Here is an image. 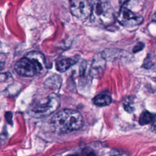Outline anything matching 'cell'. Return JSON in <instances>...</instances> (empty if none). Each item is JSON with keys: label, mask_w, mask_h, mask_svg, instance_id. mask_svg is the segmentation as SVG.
<instances>
[{"label": "cell", "mask_w": 156, "mask_h": 156, "mask_svg": "<svg viewBox=\"0 0 156 156\" xmlns=\"http://www.w3.org/2000/svg\"><path fill=\"white\" fill-rule=\"evenodd\" d=\"M7 74H0V82H3L7 79Z\"/></svg>", "instance_id": "18"}, {"label": "cell", "mask_w": 156, "mask_h": 156, "mask_svg": "<svg viewBox=\"0 0 156 156\" xmlns=\"http://www.w3.org/2000/svg\"><path fill=\"white\" fill-rule=\"evenodd\" d=\"M5 118L9 124H12V113L10 112H7L5 113Z\"/></svg>", "instance_id": "14"}, {"label": "cell", "mask_w": 156, "mask_h": 156, "mask_svg": "<svg viewBox=\"0 0 156 156\" xmlns=\"http://www.w3.org/2000/svg\"><path fill=\"white\" fill-rule=\"evenodd\" d=\"M75 63V61L71 58H63L57 62L56 69L61 73L67 71L72 65Z\"/></svg>", "instance_id": "8"}, {"label": "cell", "mask_w": 156, "mask_h": 156, "mask_svg": "<svg viewBox=\"0 0 156 156\" xmlns=\"http://www.w3.org/2000/svg\"><path fill=\"white\" fill-rule=\"evenodd\" d=\"M110 156H127V155L121 151L113 149L110 151Z\"/></svg>", "instance_id": "12"}, {"label": "cell", "mask_w": 156, "mask_h": 156, "mask_svg": "<svg viewBox=\"0 0 156 156\" xmlns=\"http://www.w3.org/2000/svg\"><path fill=\"white\" fill-rule=\"evenodd\" d=\"M92 4L88 1L75 0L70 2V11L73 15L83 20L91 15Z\"/></svg>", "instance_id": "6"}, {"label": "cell", "mask_w": 156, "mask_h": 156, "mask_svg": "<svg viewBox=\"0 0 156 156\" xmlns=\"http://www.w3.org/2000/svg\"><path fill=\"white\" fill-rule=\"evenodd\" d=\"M124 108L128 112L131 113L133 110V108L130 105V103L129 102H124Z\"/></svg>", "instance_id": "16"}, {"label": "cell", "mask_w": 156, "mask_h": 156, "mask_svg": "<svg viewBox=\"0 0 156 156\" xmlns=\"http://www.w3.org/2000/svg\"><path fill=\"white\" fill-rule=\"evenodd\" d=\"M105 68V58H104L101 55L98 54L96 55L93 58L90 69V74L93 77H101L104 73Z\"/></svg>", "instance_id": "7"}, {"label": "cell", "mask_w": 156, "mask_h": 156, "mask_svg": "<svg viewBox=\"0 0 156 156\" xmlns=\"http://www.w3.org/2000/svg\"><path fill=\"white\" fill-rule=\"evenodd\" d=\"M112 102V98L106 94H99L93 99L94 104L99 107H104L108 105Z\"/></svg>", "instance_id": "9"}, {"label": "cell", "mask_w": 156, "mask_h": 156, "mask_svg": "<svg viewBox=\"0 0 156 156\" xmlns=\"http://www.w3.org/2000/svg\"><path fill=\"white\" fill-rule=\"evenodd\" d=\"M151 130L153 132L156 133V115L154 116V119L151 122Z\"/></svg>", "instance_id": "17"}, {"label": "cell", "mask_w": 156, "mask_h": 156, "mask_svg": "<svg viewBox=\"0 0 156 156\" xmlns=\"http://www.w3.org/2000/svg\"><path fill=\"white\" fill-rule=\"evenodd\" d=\"M116 20L122 26L128 27L138 26L143 21V16L130 10L127 7L126 2L121 5Z\"/></svg>", "instance_id": "5"}, {"label": "cell", "mask_w": 156, "mask_h": 156, "mask_svg": "<svg viewBox=\"0 0 156 156\" xmlns=\"http://www.w3.org/2000/svg\"><path fill=\"white\" fill-rule=\"evenodd\" d=\"M46 66L44 55L38 51H30L15 65V71L23 77H33L43 71Z\"/></svg>", "instance_id": "1"}, {"label": "cell", "mask_w": 156, "mask_h": 156, "mask_svg": "<svg viewBox=\"0 0 156 156\" xmlns=\"http://www.w3.org/2000/svg\"><path fill=\"white\" fill-rule=\"evenodd\" d=\"M154 116L151 113L147 111L143 112L139 118V123L142 126L151 123L154 119Z\"/></svg>", "instance_id": "11"}, {"label": "cell", "mask_w": 156, "mask_h": 156, "mask_svg": "<svg viewBox=\"0 0 156 156\" xmlns=\"http://www.w3.org/2000/svg\"><path fill=\"white\" fill-rule=\"evenodd\" d=\"M90 19L96 24L109 26L113 24L115 20L114 10L107 1L94 2L92 4Z\"/></svg>", "instance_id": "4"}, {"label": "cell", "mask_w": 156, "mask_h": 156, "mask_svg": "<svg viewBox=\"0 0 156 156\" xmlns=\"http://www.w3.org/2000/svg\"><path fill=\"white\" fill-rule=\"evenodd\" d=\"M60 101L55 93L49 94L44 99L35 101L30 107L29 114L36 118L49 116L59 107Z\"/></svg>", "instance_id": "3"}, {"label": "cell", "mask_w": 156, "mask_h": 156, "mask_svg": "<svg viewBox=\"0 0 156 156\" xmlns=\"http://www.w3.org/2000/svg\"><path fill=\"white\" fill-rule=\"evenodd\" d=\"M85 156H96V155L94 154H93V153H89V154H88Z\"/></svg>", "instance_id": "19"}, {"label": "cell", "mask_w": 156, "mask_h": 156, "mask_svg": "<svg viewBox=\"0 0 156 156\" xmlns=\"http://www.w3.org/2000/svg\"><path fill=\"white\" fill-rule=\"evenodd\" d=\"M62 79L58 75H54L49 77L45 82V85L52 89H58L61 85Z\"/></svg>", "instance_id": "10"}, {"label": "cell", "mask_w": 156, "mask_h": 156, "mask_svg": "<svg viewBox=\"0 0 156 156\" xmlns=\"http://www.w3.org/2000/svg\"><path fill=\"white\" fill-rule=\"evenodd\" d=\"M152 20H153L154 21H156V13L153 15V16H152Z\"/></svg>", "instance_id": "20"}, {"label": "cell", "mask_w": 156, "mask_h": 156, "mask_svg": "<svg viewBox=\"0 0 156 156\" xmlns=\"http://www.w3.org/2000/svg\"><path fill=\"white\" fill-rule=\"evenodd\" d=\"M144 44L143 43H138L133 48V52H137L138 51H140L141 50L143 49V48H144Z\"/></svg>", "instance_id": "15"}, {"label": "cell", "mask_w": 156, "mask_h": 156, "mask_svg": "<svg viewBox=\"0 0 156 156\" xmlns=\"http://www.w3.org/2000/svg\"><path fill=\"white\" fill-rule=\"evenodd\" d=\"M53 127L60 132H69L79 129L83 125L82 115L73 109H63L51 119Z\"/></svg>", "instance_id": "2"}, {"label": "cell", "mask_w": 156, "mask_h": 156, "mask_svg": "<svg viewBox=\"0 0 156 156\" xmlns=\"http://www.w3.org/2000/svg\"><path fill=\"white\" fill-rule=\"evenodd\" d=\"M5 59H6L5 55L2 53H0V71L2 70L5 66Z\"/></svg>", "instance_id": "13"}]
</instances>
